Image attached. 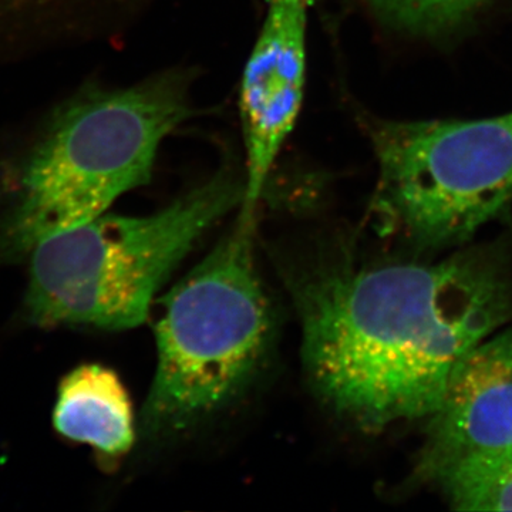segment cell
Returning <instances> with one entry per match:
<instances>
[{"label": "cell", "mask_w": 512, "mask_h": 512, "mask_svg": "<svg viewBox=\"0 0 512 512\" xmlns=\"http://www.w3.org/2000/svg\"><path fill=\"white\" fill-rule=\"evenodd\" d=\"M288 286L313 392L366 433L430 419L468 353L512 318L510 276L481 254L323 262Z\"/></svg>", "instance_id": "1"}, {"label": "cell", "mask_w": 512, "mask_h": 512, "mask_svg": "<svg viewBox=\"0 0 512 512\" xmlns=\"http://www.w3.org/2000/svg\"><path fill=\"white\" fill-rule=\"evenodd\" d=\"M255 221L239 214L161 299L156 372L141 412L146 436L171 439L201 426L247 392L265 365L275 318L256 271Z\"/></svg>", "instance_id": "2"}, {"label": "cell", "mask_w": 512, "mask_h": 512, "mask_svg": "<svg viewBox=\"0 0 512 512\" xmlns=\"http://www.w3.org/2000/svg\"><path fill=\"white\" fill-rule=\"evenodd\" d=\"M244 198V175L221 170L153 214H103L42 239L30 251L29 319L42 328L143 325L161 286Z\"/></svg>", "instance_id": "3"}, {"label": "cell", "mask_w": 512, "mask_h": 512, "mask_svg": "<svg viewBox=\"0 0 512 512\" xmlns=\"http://www.w3.org/2000/svg\"><path fill=\"white\" fill-rule=\"evenodd\" d=\"M190 70L93 90L67 104L29 157L8 231L9 254L106 214L148 184L165 138L191 116Z\"/></svg>", "instance_id": "4"}, {"label": "cell", "mask_w": 512, "mask_h": 512, "mask_svg": "<svg viewBox=\"0 0 512 512\" xmlns=\"http://www.w3.org/2000/svg\"><path fill=\"white\" fill-rule=\"evenodd\" d=\"M375 210L421 248L470 241L512 202V113L484 120L363 116Z\"/></svg>", "instance_id": "5"}, {"label": "cell", "mask_w": 512, "mask_h": 512, "mask_svg": "<svg viewBox=\"0 0 512 512\" xmlns=\"http://www.w3.org/2000/svg\"><path fill=\"white\" fill-rule=\"evenodd\" d=\"M309 0H265V16L242 73L245 146L241 212L256 215L269 174L291 136L306 86Z\"/></svg>", "instance_id": "6"}, {"label": "cell", "mask_w": 512, "mask_h": 512, "mask_svg": "<svg viewBox=\"0 0 512 512\" xmlns=\"http://www.w3.org/2000/svg\"><path fill=\"white\" fill-rule=\"evenodd\" d=\"M416 473L437 483L467 458L512 446V370L463 365L429 419Z\"/></svg>", "instance_id": "7"}, {"label": "cell", "mask_w": 512, "mask_h": 512, "mask_svg": "<svg viewBox=\"0 0 512 512\" xmlns=\"http://www.w3.org/2000/svg\"><path fill=\"white\" fill-rule=\"evenodd\" d=\"M53 424L60 436L89 444L104 456L126 454L136 439L126 387L113 370L99 365L77 367L64 377Z\"/></svg>", "instance_id": "8"}, {"label": "cell", "mask_w": 512, "mask_h": 512, "mask_svg": "<svg viewBox=\"0 0 512 512\" xmlns=\"http://www.w3.org/2000/svg\"><path fill=\"white\" fill-rule=\"evenodd\" d=\"M460 511H512V446L467 458L439 478Z\"/></svg>", "instance_id": "9"}, {"label": "cell", "mask_w": 512, "mask_h": 512, "mask_svg": "<svg viewBox=\"0 0 512 512\" xmlns=\"http://www.w3.org/2000/svg\"><path fill=\"white\" fill-rule=\"evenodd\" d=\"M387 28L437 40L467 28L494 0H363Z\"/></svg>", "instance_id": "10"}]
</instances>
